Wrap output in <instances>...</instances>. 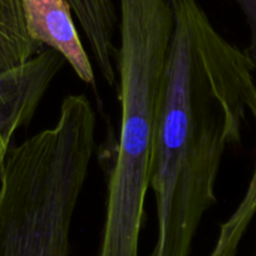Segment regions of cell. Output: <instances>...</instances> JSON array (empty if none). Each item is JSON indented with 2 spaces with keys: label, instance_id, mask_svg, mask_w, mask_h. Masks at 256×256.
Wrapping results in <instances>:
<instances>
[{
  "label": "cell",
  "instance_id": "1",
  "mask_svg": "<svg viewBox=\"0 0 256 256\" xmlns=\"http://www.w3.org/2000/svg\"><path fill=\"white\" fill-rule=\"evenodd\" d=\"M174 32L162 76L150 168L157 236L150 256H190L216 204L224 154L256 128V66L224 38L198 0H172Z\"/></svg>",
  "mask_w": 256,
  "mask_h": 256
},
{
  "label": "cell",
  "instance_id": "2",
  "mask_svg": "<svg viewBox=\"0 0 256 256\" xmlns=\"http://www.w3.org/2000/svg\"><path fill=\"white\" fill-rule=\"evenodd\" d=\"M96 126L87 96L70 94L53 127L9 147L0 168V256H70Z\"/></svg>",
  "mask_w": 256,
  "mask_h": 256
},
{
  "label": "cell",
  "instance_id": "3",
  "mask_svg": "<svg viewBox=\"0 0 256 256\" xmlns=\"http://www.w3.org/2000/svg\"><path fill=\"white\" fill-rule=\"evenodd\" d=\"M172 0H120V127L107 174V201L98 256H138L150 188L162 76L174 32Z\"/></svg>",
  "mask_w": 256,
  "mask_h": 256
},
{
  "label": "cell",
  "instance_id": "4",
  "mask_svg": "<svg viewBox=\"0 0 256 256\" xmlns=\"http://www.w3.org/2000/svg\"><path fill=\"white\" fill-rule=\"evenodd\" d=\"M26 26L36 40L54 49L87 84L96 88L92 64L84 50L66 0H23Z\"/></svg>",
  "mask_w": 256,
  "mask_h": 256
},
{
  "label": "cell",
  "instance_id": "5",
  "mask_svg": "<svg viewBox=\"0 0 256 256\" xmlns=\"http://www.w3.org/2000/svg\"><path fill=\"white\" fill-rule=\"evenodd\" d=\"M78 18L90 43L97 67L106 82L114 87L117 70L114 62L118 49L114 34L120 28L117 9L113 0H66Z\"/></svg>",
  "mask_w": 256,
  "mask_h": 256
},
{
  "label": "cell",
  "instance_id": "6",
  "mask_svg": "<svg viewBox=\"0 0 256 256\" xmlns=\"http://www.w3.org/2000/svg\"><path fill=\"white\" fill-rule=\"evenodd\" d=\"M43 48L29 33L23 0H0V74L24 66Z\"/></svg>",
  "mask_w": 256,
  "mask_h": 256
},
{
  "label": "cell",
  "instance_id": "7",
  "mask_svg": "<svg viewBox=\"0 0 256 256\" xmlns=\"http://www.w3.org/2000/svg\"><path fill=\"white\" fill-rule=\"evenodd\" d=\"M256 215V158L245 195L232 215L221 225L218 240L208 256H236L241 241Z\"/></svg>",
  "mask_w": 256,
  "mask_h": 256
},
{
  "label": "cell",
  "instance_id": "8",
  "mask_svg": "<svg viewBox=\"0 0 256 256\" xmlns=\"http://www.w3.org/2000/svg\"><path fill=\"white\" fill-rule=\"evenodd\" d=\"M34 116L26 113H10L0 116V168L10 147L12 138L19 128L30 123Z\"/></svg>",
  "mask_w": 256,
  "mask_h": 256
},
{
  "label": "cell",
  "instance_id": "9",
  "mask_svg": "<svg viewBox=\"0 0 256 256\" xmlns=\"http://www.w3.org/2000/svg\"><path fill=\"white\" fill-rule=\"evenodd\" d=\"M236 3L245 14L246 22L250 28V46L248 52L256 59V0H236Z\"/></svg>",
  "mask_w": 256,
  "mask_h": 256
},
{
  "label": "cell",
  "instance_id": "10",
  "mask_svg": "<svg viewBox=\"0 0 256 256\" xmlns=\"http://www.w3.org/2000/svg\"><path fill=\"white\" fill-rule=\"evenodd\" d=\"M255 256H256V255H255Z\"/></svg>",
  "mask_w": 256,
  "mask_h": 256
}]
</instances>
